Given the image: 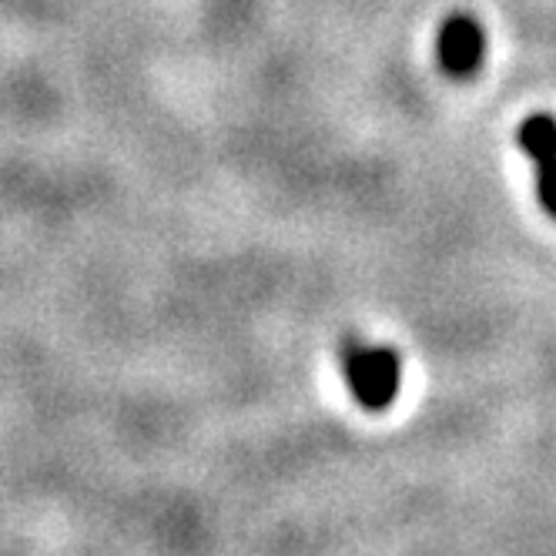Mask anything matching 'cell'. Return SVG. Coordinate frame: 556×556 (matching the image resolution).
I'll use <instances>...</instances> for the list:
<instances>
[{
  "label": "cell",
  "mask_w": 556,
  "mask_h": 556,
  "mask_svg": "<svg viewBox=\"0 0 556 556\" xmlns=\"http://www.w3.org/2000/svg\"><path fill=\"white\" fill-rule=\"evenodd\" d=\"M342 369L349 379V389L355 403L369 413H382L400 395V376L403 363L400 352L386 345H366L359 339H345L342 345Z\"/></svg>",
  "instance_id": "obj_1"
},
{
  "label": "cell",
  "mask_w": 556,
  "mask_h": 556,
  "mask_svg": "<svg viewBox=\"0 0 556 556\" xmlns=\"http://www.w3.org/2000/svg\"><path fill=\"white\" fill-rule=\"evenodd\" d=\"M486 58V34L472 14H450L435 34V61L453 81H469L483 67Z\"/></svg>",
  "instance_id": "obj_2"
},
{
  "label": "cell",
  "mask_w": 556,
  "mask_h": 556,
  "mask_svg": "<svg viewBox=\"0 0 556 556\" xmlns=\"http://www.w3.org/2000/svg\"><path fill=\"white\" fill-rule=\"evenodd\" d=\"M516 141L536 165V194L549 218H556V117L546 111L530 114L516 131Z\"/></svg>",
  "instance_id": "obj_3"
}]
</instances>
